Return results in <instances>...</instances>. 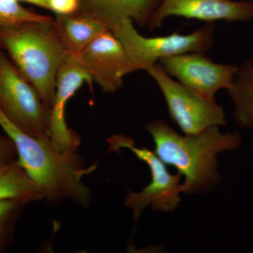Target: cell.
I'll return each instance as SVG.
<instances>
[{
	"instance_id": "cell-14",
	"label": "cell",
	"mask_w": 253,
	"mask_h": 253,
	"mask_svg": "<svg viewBox=\"0 0 253 253\" xmlns=\"http://www.w3.org/2000/svg\"><path fill=\"white\" fill-rule=\"evenodd\" d=\"M227 92L234 104V121L252 131L253 141V58L238 67Z\"/></svg>"
},
{
	"instance_id": "cell-4",
	"label": "cell",
	"mask_w": 253,
	"mask_h": 253,
	"mask_svg": "<svg viewBox=\"0 0 253 253\" xmlns=\"http://www.w3.org/2000/svg\"><path fill=\"white\" fill-rule=\"evenodd\" d=\"M119 40L134 71L154 66L164 58L187 53H204L214 46V25L208 23L188 35L174 33L166 36L147 38L134 27L130 19L123 20L111 30Z\"/></svg>"
},
{
	"instance_id": "cell-19",
	"label": "cell",
	"mask_w": 253,
	"mask_h": 253,
	"mask_svg": "<svg viewBox=\"0 0 253 253\" xmlns=\"http://www.w3.org/2000/svg\"><path fill=\"white\" fill-rule=\"evenodd\" d=\"M17 151L13 141L6 136H0V168L16 161Z\"/></svg>"
},
{
	"instance_id": "cell-9",
	"label": "cell",
	"mask_w": 253,
	"mask_h": 253,
	"mask_svg": "<svg viewBox=\"0 0 253 253\" xmlns=\"http://www.w3.org/2000/svg\"><path fill=\"white\" fill-rule=\"evenodd\" d=\"M75 56L104 92L119 90L125 76L135 72L121 42L110 30Z\"/></svg>"
},
{
	"instance_id": "cell-3",
	"label": "cell",
	"mask_w": 253,
	"mask_h": 253,
	"mask_svg": "<svg viewBox=\"0 0 253 253\" xmlns=\"http://www.w3.org/2000/svg\"><path fill=\"white\" fill-rule=\"evenodd\" d=\"M51 22H25L0 29V46L34 86L48 109L54 104L58 73L67 59Z\"/></svg>"
},
{
	"instance_id": "cell-16",
	"label": "cell",
	"mask_w": 253,
	"mask_h": 253,
	"mask_svg": "<svg viewBox=\"0 0 253 253\" xmlns=\"http://www.w3.org/2000/svg\"><path fill=\"white\" fill-rule=\"evenodd\" d=\"M54 19L23 7L18 0H0V29L31 21L51 22Z\"/></svg>"
},
{
	"instance_id": "cell-17",
	"label": "cell",
	"mask_w": 253,
	"mask_h": 253,
	"mask_svg": "<svg viewBox=\"0 0 253 253\" xmlns=\"http://www.w3.org/2000/svg\"><path fill=\"white\" fill-rule=\"evenodd\" d=\"M24 204L14 200L0 201V253L9 246L15 224Z\"/></svg>"
},
{
	"instance_id": "cell-1",
	"label": "cell",
	"mask_w": 253,
	"mask_h": 253,
	"mask_svg": "<svg viewBox=\"0 0 253 253\" xmlns=\"http://www.w3.org/2000/svg\"><path fill=\"white\" fill-rule=\"evenodd\" d=\"M0 126L14 143L18 164L49 203L70 200L83 208L91 204V191L83 177L95 169L84 168L74 153L63 152L49 135L26 134L10 121L0 109Z\"/></svg>"
},
{
	"instance_id": "cell-11",
	"label": "cell",
	"mask_w": 253,
	"mask_h": 253,
	"mask_svg": "<svg viewBox=\"0 0 253 253\" xmlns=\"http://www.w3.org/2000/svg\"><path fill=\"white\" fill-rule=\"evenodd\" d=\"M170 16L199 20L208 23L224 21L247 22L253 20V1L232 0H163L150 20V29L161 27Z\"/></svg>"
},
{
	"instance_id": "cell-15",
	"label": "cell",
	"mask_w": 253,
	"mask_h": 253,
	"mask_svg": "<svg viewBox=\"0 0 253 253\" xmlns=\"http://www.w3.org/2000/svg\"><path fill=\"white\" fill-rule=\"evenodd\" d=\"M44 199L41 189L16 160L0 168V201L14 200L26 205Z\"/></svg>"
},
{
	"instance_id": "cell-18",
	"label": "cell",
	"mask_w": 253,
	"mask_h": 253,
	"mask_svg": "<svg viewBox=\"0 0 253 253\" xmlns=\"http://www.w3.org/2000/svg\"><path fill=\"white\" fill-rule=\"evenodd\" d=\"M79 6V0H48L47 1V9L58 16L76 14Z\"/></svg>"
},
{
	"instance_id": "cell-7",
	"label": "cell",
	"mask_w": 253,
	"mask_h": 253,
	"mask_svg": "<svg viewBox=\"0 0 253 253\" xmlns=\"http://www.w3.org/2000/svg\"><path fill=\"white\" fill-rule=\"evenodd\" d=\"M0 109L29 135H49L50 111L11 60L0 50Z\"/></svg>"
},
{
	"instance_id": "cell-10",
	"label": "cell",
	"mask_w": 253,
	"mask_h": 253,
	"mask_svg": "<svg viewBox=\"0 0 253 253\" xmlns=\"http://www.w3.org/2000/svg\"><path fill=\"white\" fill-rule=\"evenodd\" d=\"M90 75L75 55L69 54L57 76L54 104L49 112V136L53 144L63 152H76L81 139L66 122L65 111L69 100L84 83L92 84Z\"/></svg>"
},
{
	"instance_id": "cell-5",
	"label": "cell",
	"mask_w": 253,
	"mask_h": 253,
	"mask_svg": "<svg viewBox=\"0 0 253 253\" xmlns=\"http://www.w3.org/2000/svg\"><path fill=\"white\" fill-rule=\"evenodd\" d=\"M109 151L129 150L139 161H143L149 168L151 181L149 185L140 192H133L126 189L125 206L131 210L134 223L145 208L151 206L155 211L170 212L179 206L181 201L182 176L177 173L171 174L167 165L161 159L155 151L146 147H138L130 137L123 134H116L108 139Z\"/></svg>"
},
{
	"instance_id": "cell-2",
	"label": "cell",
	"mask_w": 253,
	"mask_h": 253,
	"mask_svg": "<svg viewBox=\"0 0 253 253\" xmlns=\"http://www.w3.org/2000/svg\"><path fill=\"white\" fill-rule=\"evenodd\" d=\"M155 143V153L167 166L175 168L184 178L181 192L195 195L207 192L219 183L217 156L235 151L242 145L238 132L221 134L212 126L196 134L180 135L162 120L145 126Z\"/></svg>"
},
{
	"instance_id": "cell-20",
	"label": "cell",
	"mask_w": 253,
	"mask_h": 253,
	"mask_svg": "<svg viewBox=\"0 0 253 253\" xmlns=\"http://www.w3.org/2000/svg\"><path fill=\"white\" fill-rule=\"evenodd\" d=\"M18 1H26V2L36 5V6L43 8V9H47L48 0H18Z\"/></svg>"
},
{
	"instance_id": "cell-8",
	"label": "cell",
	"mask_w": 253,
	"mask_h": 253,
	"mask_svg": "<svg viewBox=\"0 0 253 253\" xmlns=\"http://www.w3.org/2000/svg\"><path fill=\"white\" fill-rule=\"evenodd\" d=\"M169 76L198 94L214 99L220 89L230 87L239 66L215 63L204 53H187L160 60Z\"/></svg>"
},
{
	"instance_id": "cell-6",
	"label": "cell",
	"mask_w": 253,
	"mask_h": 253,
	"mask_svg": "<svg viewBox=\"0 0 253 253\" xmlns=\"http://www.w3.org/2000/svg\"><path fill=\"white\" fill-rule=\"evenodd\" d=\"M166 100L169 117L184 134H199L212 126H225L226 113L215 99H210L174 81L159 63L146 69Z\"/></svg>"
},
{
	"instance_id": "cell-13",
	"label": "cell",
	"mask_w": 253,
	"mask_h": 253,
	"mask_svg": "<svg viewBox=\"0 0 253 253\" xmlns=\"http://www.w3.org/2000/svg\"><path fill=\"white\" fill-rule=\"evenodd\" d=\"M54 25L63 48L72 55L80 54L98 36L109 30L103 23L78 14L56 15Z\"/></svg>"
},
{
	"instance_id": "cell-12",
	"label": "cell",
	"mask_w": 253,
	"mask_h": 253,
	"mask_svg": "<svg viewBox=\"0 0 253 253\" xmlns=\"http://www.w3.org/2000/svg\"><path fill=\"white\" fill-rule=\"evenodd\" d=\"M163 0H79L76 14L96 20L110 31L123 20L140 26L149 24Z\"/></svg>"
}]
</instances>
